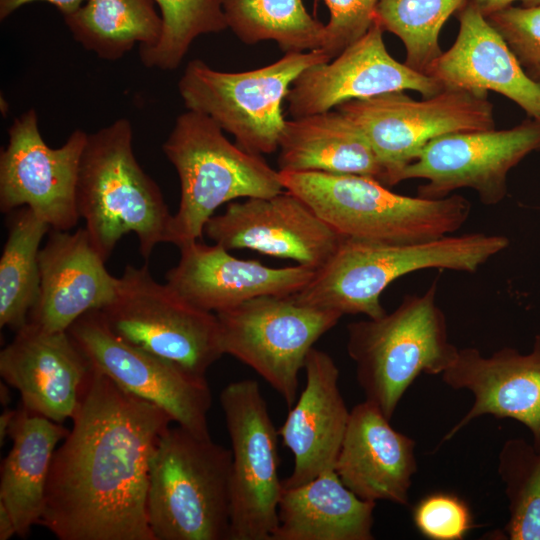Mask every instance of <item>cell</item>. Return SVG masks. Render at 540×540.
Instances as JSON below:
<instances>
[{"label":"cell","instance_id":"cell-18","mask_svg":"<svg viewBox=\"0 0 540 540\" xmlns=\"http://www.w3.org/2000/svg\"><path fill=\"white\" fill-rule=\"evenodd\" d=\"M441 376L446 385L467 390L474 399L442 442L452 439L476 418L491 415L526 426L533 445L540 449V334L527 354L505 347L486 357L474 347L459 349Z\"/></svg>","mask_w":540,"mask_h":540},{"label":"cell","instance_id":"cell-14","mask_svg":"<svg viewBox=\"0 0 540 540\" xmlns=\"http://www.w3.org/2000/svg\"><path fill=\"white\" fill-rule=\"evenodd\" d=\"M8 144L0 154V210L11 213L29 207L51 230L70 231L80 215L77 182L88 133L76 129L59 148L43 140L38 115L29 109L8 129Z\"/></svg>","mask_w":540,"mask_h":540},{"label":"cell","instance_id":"cell-22","mask_svg":"<svg viewBox=\"0 0 540 540\" xmlns=\"http://www.w3.org/2000/svg\"><path fill=\"white\" fill-rule=\"evenodd\" d=\"M459 32L450 49L442 52L425 74L443 88L494 91L540 120V84L517 60L499 33L471 0L458 9Z\"/></svg>","mask_w":540,"mask_h":540},{"label":"cell","instance_id":"cell-27","mask_svg":"<svg viewBox=\"0 0 540 540\" xmlns=\"http://www.w3.org/2000/svg\"><path fill=\"white\" fill-rule=\"evenodd\" d=\"M68 432L63 424L22 405L17 409L9 431L12 447L1 465L0 502L10 511L21 538L41 520L52 458Z\"/></svg>","mask_w":540,"mask_h":540},{"label":"cell","instance_id":"cell-41","mask_svg":"<svg viewBox=\"0 0 540 540\" xmlns=\"http://www.w3.org/2000/svg\"><path fill=\"white\" fill-rule=\"evenodd\" d=\"M0 401L4 408L7 407L11 401L9 388L3 383L0 385Z\"/></svg>","mask_w":540,"mask_h":540},{"label":"cell","instance_id":"cell-25","mask_svg":"<svg viewBox=\"0 0 540 540\" xmlns=\"http://www.w3.org/2000/svg\"><path fill=\"white\" fill-rule=\"evenodd\" d=\"M376 502L358 497L335 470L283 487L271 540H372Z\"/></svg>","mask_w":540,"mask_h":540},{"label":"cell","instance_id":"cell-39","mask_svg":"<svg viewBox=\"0 0 540 540\" xmlns=\"http://www.w3.org/2000/svg\"><path fill=\"white\" fill-rule=\"evenodd\" d=\"M17 535L15 521L4 503L0 502V540H9Z\"/></svg>","mask_w":540,"mask_h":540},{"label":"cell","instance_id":"cell-42","mask_svg":"<svg viewBox=\"0 0 540 540\" xmlns=\"http://www.w3.org/2000/svg\"><path fill=\"white\" fill-rule=\"evenodd\" d=\"M527 74L540 84V65L528 69Z\"/></svg>","mask_w":540,"mask_h":540},{"label":"cell","instance_id":"cell-32","mask_svg":"<svg viewBox=\"0 0 540 540\" xmlns=\"http://www.w3.org/2000/svg\"><path fill=\"white\" fill-rule=\"evenodd\" d=\"M498 473L508 500L506 538L540 540V449L524 438L506 440L498 456Z\"/></svg>","mask_w":540,"mask_h":540},{"label":"cell","instance_id":"cell-13","mask_svg":"<svg viewBox=\"0 0 540 540\" xmlns=\"http://www.w3.org/2000/svg\"><path fill=\"white\" fill-rule=\"evenodd\" d=\"M68 333L91 366L120 388L155 404L191 433L210 437L212 394L206 377L123 341L107 326L100 310L81 316Z\"/></svg>","mask_w":540,"mask_h":540},{"label":"cell","instance_id":"cell-10","mask_svg":"<svg viewBox=\"0 0 540 540\" xmlns=\"http://www.w3.org/2000/svg\"><path fill=\"white\" fill-rule=\"evenodd\" d=\"M336 110L362 132L385 170V186L432 140L454 133L495 128L487 92L444 88L415 100L404 91L344 102Z\"/></svg>","mask_w":540,"mask_h":540},{"label":"cell","instance_id":"cell-7","mask_svg":"<svg viewBox=\"0 0 540 540\" xmlns=\"http://www.w3.org/2000/svg\"><path fill=\"white\" fill-rule=\"evenodd\" d=\"M162 149L180 182L169 234V243L177 247L202 238L207 221L222 204L284 190L279 171L261 155L231 143L205 114L188 110L179 115Z\"/></svg>","mask_w":540,"mask_h":540},{"label":"cell","instance_id":"cell-24","mask_svg":"<svg viewBox=\"0 0 540 540\" xmlns=\"http://www.w3.org/2000/svg\"><path fill=\"white\" fill-rule=\"evenodd\" d=\"M415 446L375 404L364 400L350 410L334 470L361 499L408 505L417 471Z\"/></svg>","mask_w":540,"mask_h":540},{"label":"cell","instance_id":"cell-12","mask_svg":"<svg viewBox=\"0 0 540 540\" xmlns=\"http://www.w3.org/2000/svg\"><path fill=\"white\" fill-rule=\"evenodd\" d=\"M219 400L232 453L228 540H271L283 489L278 431L257 381L231 382Z\"/></svg>","mask_w":540,"mask_h":540},{"label":"cell","instance_id":"cell-40","mask_svg":"<svg viewBox=\"0 0 540 540\" xmlns=\"http://www.w3.org/2000/svg\"><path fill=\"white\" fill-rule=\"evenodd\" d=\"M17 410L9 409L5 407L3 413L0 415V444L3 445L6 437L9 436L11 425L16 416Z\"/></svg>","mask_w":540,"mask_h":540},{"label":"cell","instance_id":"cell-11","mask_svg":"<svg viewBox=\"0 0 540 540\" xmlns=\"http://www.w3.org/2000/svg\"><path fill=\"white\" fill-rule=\"evenodd\" d=\"M215 314L223 353L259 374L288 408L297 400L308 353L343 316L299 304L292 295L260 296Z\"/></svg>","mask_w":540,"mask_h":540},{"label":"cell","instance_id":"cell-35","mask_svg":"<svg viewBox=\"0 0 540 540\" xmlns=\"http://www.w3.org/2000/svg\"><path fill=\"white\" fill-rule=\"evenodd\" d=\"M522 67L540 65V5L508 6L485 16Z\"/></svg>","mask_w":540,"mask_h":540},{"label":"cell","instance_id":"cell-34","mask_svg":"<svg viewBox=\"0 0 540 540\" xmlns=\"http://www.w3.org/2000/svg\"><path fill=\"white\" fill-rule=\"evenodd\" d=\"M416 529L431 540H462L472 528V514L456 495L434 493L422 498L414 507Z\"/></svg>","mask_w":540,"mask_h":540},{"label":"cell","instance_id":"cell-21","mask_svg":"<svg viewBox=\"0 0 540 540\" xmlns=\"http://www.w3.org/2000/svg\"><path fill=\"white\" fill-rule=\"evenodd\" d=\"M105 262L85 227L52 230L39 252V294L28 322L51 332L68 331L87 312L109 305L119 277L107 271Z\"/></svg>","mask_w":540,"mask_h":540},{"label":"cell","instance_id":"cell-31","mask_svg":"<svg viewBox=\"0 0 540 540\" xmlns=\"http://www.w3.org/2000/svg\"><path fill=\"white\" fill-rule=\"evenodd\" d=\"M466 0H379L375 21L396 35L406 51L405 64L425 73L442 53L439 35L448 18Z\"/></svg>","mask_w":540,"mask_h":540},{"label":"cell","instance_id":"cell-33","mask_svg":"<svg viewBox=\"0 0 540 540\" xmlns=\"http://www.w3.org/2000/svg\"><path fill=\"white\" fill-rule=\"evenodd\" d=\"M154 2L160 9L163 28L156 44L139 48L140 60L147 68L175 70L198 36L228 28L220 0Z\"/></svg>","mask_w":540,"mask_h":540},{"label":"cell","instance_id":"cell-26","mask_svg":"<svg viewBox=\"0 0 540 540\" xmlns=\"http://www.w3.org/2000/svg\"><path fill=\"white\" fill-rule=\"evenodd\" d=\"M279 171L356 174L385 185V170L359 128L338 110L286 120Z\"/></svg>","mask_w":540,"mask_h":540},{"label":"cell","instance_id":"cell-9","mask_svg":"<svg viewBox=\"0 0 540 540\" xmlns=\"http://www.w3.org/2000/svg\"><path fill=\"white\" fill-rule=\"evenodd\" d=\"M123 341L199 376L224 355L215 313L157 282L148 265H127L114 300L100 310Z\"/></svg>","mask_w":540,"mask_h":540},{"label":"cell","instance_id":"cell-3","mask_svg":"<svg viewBox=\"0 0 540 540\" xmlns=\"http://www.w3.org/2000/svg\"><path fill=\"white\" fill-rule=\"evenodd\" d=\"M76 198L90 240L105 261L130 232L146 260L159 243L169 242L173 215L157 183L137 162L126 118L88 134Z\"/></svg>","mask_w":540,"mask_h":540},{"label":"cell","instance_id":"cell-38","mask_svg":"<svg viewBox=\"0 0 540 540\" xmlns=\"http://www.w3.org/2000/svg\"><path fill=\"white\" fill-rule=\"evenodd\" d=\"M476 8L487 16L495 11L511 6L514 2L520 1L524 7L540 5V0H471Z\"/></svg>","mask_w":540,"mask_h":540},{"label":"cell","instance_id":"cell-19","mask_svg":"<svg viewBox=\"0 0 540 540\" xmlns=\"http://www.w3.org/2000/svg\"><path fill=\"white\" fill-rule=\"evenodd\" d=\"M91 364L68 331L30 322L0 352V374L27 410L63 424L72 419Z\"/></svg>","mask_w":540,"mask_h":540},{"label":"cell","instance_id":"cell-1","mask_svg":"<svg viewBox=\"0 0 540 540\" xmlns=\"http://www.w3.org/2000/svg\"><path fill=\"white\" fill-rule=\"evenodd\" d=\"M72 421L52 458L39 525L59 540H154L149 461L172 419L92 367Z\"/></svg>","mask_w":540,"mask_h":540},{"label":"cell","instance_id":"cell-28","mask_svg":"<svg viewBox=\"0 0 540 540\" xmlns=\"http://www.w3.org/2000/svg\"><path fill=\"white\" fill-rule=\"evenodd\" d=\"M65 23L85 49L116 61L136 44L150 47L162 34V18L154 0H86Z\"/></svg>","mask_w":540,"mask_h":540},{"label":"cell","instance_id":"cell-37","mask_svg":"<svg viewBox=\"0 0 540 540\" xmlns=\"http://www.w3.org/2000/svg\"><path fill=\"white\" fill-rule=\"evenodd\" d=\"M34 1L52 4L66 16L75 12L86 0H0V20H5L20 7Z\"/></svg>","mask_w":540,"mask_h":540},{"label":"cell","instance_id":"cell-15","mask_svg":"<svg viewBox=\"0 0 540 540\" xmlns=\"http://www.w3.org/2000/svg\"><path fill=\"white\" fill-rule=\"evenodd\" d=\"M540 150V120L528 118L504 130L454 133L429 142L399 174L398 183L424 179L418 196L440 199L460 188L473 189L486 206L507 194L508 172Z\"/></svg>","mask_w":540,"mask_h":540},{"label":"cell","instance_id":"cell-36","mask_svg":"<svg viewBox=\"0 0 540 540\" xmlns=\"http://www.w3.org/2000/svg\"><path fill=\"white\" fill-rule=\"evenodd\" d=\"M330 12L321 50L330 59L359 40L375 19L379 0H323Z\"/></svg>","mask_w":540,"mask_h":540},{"label":"cell","instance_id":"cell-5","mask_svg":"<svg viewBox=\"0 0 540 540\" xmlns=\"http://www.w3.org/2000/svg\"><path fill=\"white\" fill-rule=\"evenodd\" d=\"M231 449L170 425L149 461L146 515L154 540H228Z\"/></svg>","mask_w":540,"mask_h":540},{"label":"cell","instance_id":"cell-2","mask_svg":"<svg viewBox=\"0 0 540 540\" xmlns=\"http://www.w3.org/2000/svg\"><path fill=\"white\" fill-rule=\"evenodd\" d=\"M503 235L467 233L418 242L344 237L330 260L293 299L302 305L379 318L383 291L396 279L424 269L476 272L507 248Z\"/></svg>","mask_w":540,"mask_h":540},{"label":"cell","instance_id":"cell-16","mask_svg":"<svg viewBox=\"0 0 540 540\" xmlns=\"http://www.w3.org/2000/svg\"><path fill=\"white\" fill-rule=\"evenodd\" d=\"M204 234L227 250L251 249L315 270L330 260L344 238L287 190L229 203L207 221Z\"/></svg>","mask_w":540,"mask_h":540},{"label":"cell","instance_id":"cell-6","mask_svg":"<svg viewBox=\"0 0 540 540\" xmlns=\"http://www.w3.org/2000/svg\"><path fill=\"white\" fill-rule=\"evenodd\" d=\"M436 291L434 281L421 295H405L391 313L347 326V352L365 400L390 420L420 374L441 375L457 357Z\"/></svg>","mask_w":540,"mask_h":540},{"label":"cell","instance_id":"cell-4","mask_svg":"<svg viewBox=\"0 0 540 540\" xmlns=\"http://www.w3.org/2000/svg\"><path fill=\"white\" fill-rule=\"evenodd\" d=\"M279 177L284 190L346 238L399 243L436 239L461 228L471 211L461 195L405 196L364 175L279 171Z\"/></svg>","mask_w":540,"mask_h":540},{"label":"cell","instance_id":"cell-29","mask_svg":"<svg viewBox=\"0 0 540 540\" xmlns=\"http://www.w3.org/2000/svg\"><path fill=\"white\" fill-rule=\"evenodd\" d=\"M51 230L29 207L10 213L0 259V326L15 331L28 322L39 294L40 244Z\"/></svg>","mask_w":540,"mask_h":540},{"label":"cell","instance_id":"cell-23","mask_svg":"<svg viewBox=\"0 0 540 540\" xmlns=\"http://www.w3.org/2000/svg\"><path fill=\"white\" fill-rule=\"evenodd\" d=\"M304 370V389L277 429L294 460L283 487H295L334 470L350 416L339 389V369L333 358L313 347Z\"/></svg>","mask_w":540,"mask_h":540},{"label":"cell","instance_id":"cell-20","mask_svg":"<svg viewBox=\"0 0 540 540\" xmlns=\"http://www.w3.org/2000/svg\"><path fill=\"white\" fill-rule=\"evenodd\" d=\"M178 248L180 259L166 273L167 284L192 305L213 313L260 296L295 295L316 273L301 264L272 268L239 259L216 243L195 240Z\"/></svg>","mask_w":540,"mask_h":540},{"label":"cell","instance_id":"cell-17","mask_svg":"<svg viewBox=\"0 0 540 540\" xmlns=\"http://www.w3.org/2000/svg\"><path fill=\"white\" fill-rule=\"evenodd\" d=\"M443 89L433 77L393 58L386 49L383 29L374 20L365 35L333 60L303 71L286 100L289 112L296 118L391 92L414 90L431 97Z\"/></svg>","mask_w":540,"mask_h":540},{"label":"cell","instance_id":"cell-8","mask_svg":"<svg viewBox=\"0 0 540 540\" xmlns=\"http://www.w3.org/2000/svg\"><path fill=\"white\" fill-rule=\"evenodd\" d=\"M322 50L287 52L274 63L245 72H222L190 61L178 82L188 110L210 117L243 150L270 154L279 147L286 120L282 102L307 68L330 61Z\"/></svg>","mask_w":540,"mask_h":540},{"label":"cell","instance_id":"cell-30","mask_svg":"<svg viewBox=\"0 0 540 540\" xmlns=\"http://www.w3.org/2000/svg\"><path fill=\"white\" fill-rule=\"evenodd\" d=\"M227 27L246 44L273 40L284 52L321 50L325 25L302 0H220Z\"/></svg>","mask_w":540,"mask_h":540}]
</instances>
